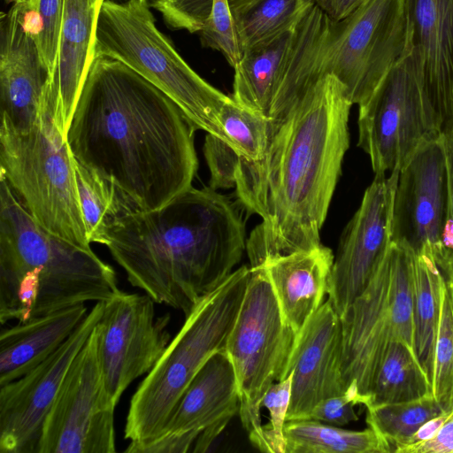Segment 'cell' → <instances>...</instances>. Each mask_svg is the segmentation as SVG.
Here are the masks:
<instances>
[{"instance_id":"cell-1","label":"cell","mask_w":453,"mask_h":453,"mask_svg":"<svg viewBox=\"0 0 453 453\" xmlns=\"http://www.w3.org/2000/svg\"><path fill=\"white\" fill-rule=\"evenodd\" d=\"M352 104L340 81L326 74L271 121L262 157H240L236 196L249 213L262 219L247 240L251 268L321 244L320 230L349 148Z\"/></svg>"},{"instance_id":"cell-2","label":"cell","mask_w":453,"mask_h":453,"mask_svg":"<svg viewBox=\"0 0 453 453\" xmlns=\"http://www.w3.org/2000/svg\"><path fill=\"white\" fill-rule=\"evenodd\" d=\"M196 130L173 100L132 68L95 55L66 141L78 162L146 211L192 187Z\"/></svg>"},{"instance_id":"cell-3","label":"cell","mask_w":453,"mask_h":453,"mask_svg":"<svg viewBox=\"0 0 453 453\" xmlns=\"http://www.w3.org/2000/svg\"><path fill=\"white\" fill-rule=\"evenodd\" d=\"M246 244L231 201L191 187L159 208L118 219L104 245L133 287L186 316L235 270Z\"/></svg>"},{"instance_id":"cell-4","label":"cell","mask_w":453,"mask_h":453,"mask_svg":"<svg viewBox=\"0 0 453 453\" xmlns=\"http://www.w3.org/2000/svg\"><path fill=\"white\" fill-rule=\"evenodd\" d=\"M0 322L27 321L121 290L91 250L41 226L0 177Z\"/></svg>"},{"instance_id":"cell-5","label":"cell","mask_w":453,"mask_h":453,"mask_svg":"<svg viewBox=\"0 0 453 453\" xmlns=\"http://www.w3.org/2000/svg\"><path fill=\"white\" fill-rule=\"evenodd\" d=\"M251 268L235 269L203 296L133 395L124 435L147 443L164 434L182 394L206 361L225 349L243 299Z\"/></svg>"},{"instance_id":"cell-6","label":"cell","mask_w":453,"mask_h":453,"mask_svg":"<svg viewBox=\"0 0 453 453\" xmlns=\"http://www.w3.org/2000/svg\"><path fill=\"white\" fill-rule=\"evenodd\" d=\"M95 55L129 66L173 100L196 129L231 145L220 122L221 110L231 96L183 59L157 28L149 0L104 1L96 25Z\"/></svg>"},{"instance_id":"cell-7","label":"cell","mask_w":453,"mask_h":453,"mask_svg":"<svg viewBox=\"0 0 453 453\" xmlns=\"http://www.w3.org/2000/svg\"><path fill=\"white\" fill-rule=\"evenodd\" d=\"M55 110V100L46 85L39 118L30 129L17 131L1 124L0 177L41 226L89 249L74 157Z\"/></svg>"},{"instance_id":"cell-8","label":"cell","mask_w":453,"mask_h":453,"mask_svg":"<svg viewBox=\"0 0 453 453\" xmlns=\"http://www.w3.org/2000/svg\"><path fill=\"white\" fill-rule=\"evenodd\" d=\"M411 48L406 1L366 0L340 20L326 16L311 48L309 84L332 74L359 105Z\"/></svg>"},{"instance_id":"cell-9","label":"cell","mask_w":453,"mask_h":453,"mask_svg":"<svg viewBox=\"0 0 453 453\" xmlns=\"http://www.w3.org/2000/svg\"><path fill=\"white\" fill-rule=\"evenodd\" d=\"M413 257L407 245L392 242L368 285L341 317L342 376L363 405L389 346L399 342L416 350Z\"/></svg>"},{"instance_id":"cell-10","label":"cell","mask_w":453,"mask_h":453,"mask_svg":"<svg viewBox=\"0 0 453 453\" xmlns=\"http://www.w3.org/2000/svg\"><path fill=\"white\" fill-rule=\"evenodd\" d=\"M296 337L282 316L264 267L251 268L225 350L235 375L242 426L251 443L262 452L261 403L273 383L288 377Z\"/></svg>"},{"instance_id":"cell-11","label":"cell","mask_w":453,"mask_h":453,"mask_svg":"<svg viewBox=\"0 0 453 453\" xmlns=\"http://www.w3.org/2000/svg\"><path fill=\"white\" fill-rule=\"evenodd\" d=\"M358 106L357 144L369 156L375 174L400 171L425 142L441 134L413 47Z\"/></svg>"},{"instance_id":"cell-12","label":"cell","mask_w":453,"mask_h":453,"mask_svg":"<svg viewBox=\"0 0 453 453\" xmlns=\"http://www.w3.org/2000/svg\"><path fill=\"white\" fill-rule=\"evenodd\" d=\"M115 407L104 385L96 326L46 416L36 453L115 452Z\"/></svg>"},{"instance_id":"cell-13","label":"cell","mask_w":453,"mask_h":453,"mask_svg":"<svg viewBox=\"0 0 453 453\" xmlns=\"http://www.w3.org/2000/svg\"><path fill=\"white\" fill-rule=\"evenodd\" d=\"M154 303L147 294L122 291L104 301L96 325L98 355L115 406L127 388L155 366L170 342V316L157 318Z\"/></svg>"},{"instance_id":"cell-14","label":"cell","mask_w":453,"mask_h":453,"mask_svg":"<svg viewBox=\"0 0 453 453\" xmlns=\"http://www.w3.org/2000/svg\"><path fill=\"white\" fill-rule=\"evenodd\" d=\"M96 302L67 340L19 379L0 386V452L36 453L43 422L76 355L99 322Z\"/></svg>"},{"instance_id":"cell-15","label":"cell","mask_w":453,"mask_h":453,"mask_svg":"<svg viewBox=\"0 0 453 453\" xmlns=\"http://www.w3.org/2000/svg\"><path fill=\"white\" fill-rule=\"evenodd\" d=\"M399 171L375 174L347 225L331 269L328 299L340 318L364 291L392 243Z\"/></svg>"},{"instance_id":"cell-16","label":"cell","mask_w":453,"mask_h":453,"mask_svg":"<svg viewBox=\"0 0 453 453\" xmlns=\"http://www.w3.org/2000/svg\"><path fill=\"white\" fill-rule=\"evenodd\" d=\"M448 216L447 164L441 134L425 142L399 171L392 242L407 245L415 254L429 247L439 256Z\"/></svg>"},{"instance_id":"cell-17","label":"cell","mask_w":453,"mask_h":453,"mask_svg":"<svg viewBox=\"0 0 453 453\" xmlns=\"http://www.w3.org/2000/svg\"><path fill=\"white\" fill-rule=\"evenodd\" d=\"M342 362V321L327 298L297 334L288 368L292 380L287 421L305 419L319 402L346 391Z\"/></svg>"},{"instance_id":"cell-18","label":"cell","mask_w":453,"mask_h":453,"mask_svg":"<svg viewBox=\"0 0 453 453\" xmlns=\"http://www.w3.org/2000/svg\"><path fill=\"white\" fill-rule=\"evenodd\" d=\"M48 80L29 6L13 4L0 22L1 124L17 131L30 129L39 118Z\"/></svg>"},{"instance_id":"cell-19","label":"cell","mask_w":453,"mask_h":453,"mask_svg":"<svg viewBox=\"0 0 453 453\" xmlns=\"http://www.w3.org/2000/svg\"><path fill=\"white\" fill-rule=\"evenodd\" d=\"M239 411L234 368L226 350H219L182 394L164 434H192L196 438L192 451L205 452Z\"/></svg>"},{"instance_id":"cell-20","label":"cell","mask_w":453,"mask_h":453,"mask_svg":"<svg viewBox=\"0 0 453 453\" xmlns=\"http://www.w3.org/2000/svg\"><path fill=\"white\" fill-rule=\"evenodd\" d=\"M411 44L441 133L453 126V0H405Z\"/></svg>"},{"instance_id":"cell-21","label":"cell","mask_w":453,"mask_h":453,"mask_svg":"<svg viewBox=\"0 0 453 453\" xmlns=\"http://www.w3.org/2000/svg\"><path fill=\"white\" fill-rule=\"evenodd\" d=\"M104 1L64 0L57 61L47 88L65 136L95 57L96 25Z\"/></svg>"},{"instance_id":"cell-22","label":"cell","mask_w":453,"mask_h":453,"mask_svg":"<svg viewBox=\"0 0 453 453\" xmlns=\"http://www.w3.org/2000/svg\"><path fill=\"white\" fill-rule=\"evenodd\" d=\"M332 250L320 244L266 258L261 265L273 286L282 316L298 334L328 295Z\"/></svg>"},{"instance_id":"cell-23","label":"cell","mask_w":453,"mask_h":453,"mask_svg":"<svg viewBox=\"0 0 453 453\" xmlns=\"http://www.w3.org/2000/svg\"><path fill=\"white\" fill-rule=\"evenodd\" d=\"M88 312L84 304H77L2 330L0 386L25 375L52 355Z\"/></svg>"},{"instance_id":"cell-24","label":"cell","mask_w":453,"mask_h":453,"mask_svg":"<svg viewBox=\"0 0 453 453\" xmlns=\"http://www.w3.org/2000/svg\"><path fill=\"white\" fill-rule=\"evenodd\" d=\"M296 27L242 53L233 67L234 75L231 97L234 102L268 118L294 46Z\"/></svg>"},{"instance_id":"cell-25","label":"cell","mask_w":453,"mask_h":453,"mask_svg":"<svg viewBox=\"0 0 453 453\" xmlns=\"http://www.w3.org/2000/svg\"><path fill=\"white\" fill-rule=\"evenodd\" d=\"M173 29L199 33L203 47L219 51L234 67L242 53L226 0H149Z\"/></svg>"},{"instance_id":"cell-26","label":"cell","mask_w":453,"mask_h":453,"mask_svg":"<svg viewBox=\"0 0 453 453\" xmlns=\"http://www.w3.org/2000/svg\"><path fill=\"white\" fill-rule=\"evenodd\" d=\"M443 271L432 248L413 257L411 291L418 357L429 374L438 326Z\"/></svg>"},{"instance_id":"cell-27","label":"cell","mask_w":453,"mask_h":453,"mask_svg":"<svg viewBox=\"0 0 453 453\" xmlns=\"http://www.w3.org/2000/svg\"><path fill=\"white\" fill-rule=\"evenodd\" d=\"M432 395L430 376L417 352L403 342H393L373 379L365 408L419 399Z\"/></svg>"},{"instance_id":"cell-28","label":"cell","mask_w":453,"mask_h":453,"mask_svg":"<svg viewBox=\"0 0 453 453\" xmlns=\"http://www.w3.org/2000/svg\"><path fill=\"white\" fill-rule=\"evenodd\" d=\"M285 453H388V445L370 426L347 430L313 419L286 422Z\"/></svg>"},{"instance_id":"cell-29","label":"cell","mask_w":453,"mask_h":453,"mask_svg":"<svg viewBox=\"0 0 453 453\" xmlns=\"http://www.w3.org/2000/svg\"><path fill=\"white\" fill-rule=\"evenodd\" d=\"M74 171L88 241L104 245L108 229L138 209L111 181L75 158Z\"/></svg>"},{"instance_id":"cell-30","label":"cell","mask_w":453,"mask_h":453,"mask_svg":"<svg viewBox=\"0 0 453 453\" xmlns=\"http://www.w3.org/2000/svg\"><path fill=\"white\" fill-rule=\"evenodd\" d=\"M315 0H258L232 14L241 53L295 28Z\"/></svg>"},{"instance_id":"cell-31","label":"cell","mask_w":453,"mask_h":453,"mask_svg":"<svg viewBox=\"0 0 453 453\" xmlns=\"http://www.w3.org/2000/svg\"><path fill=\"white\" fill-rule=\"evenodd\" d=\"M440 265L443 280L429 376L433 396L445 411H449L453 409V263L447 260Z\"/></svg>"},{"instance_id":"cell-32","label":"cell","mask_w":453,"mask_h":453,"mask_svg":"<svg viewBox=\"0 0 453 453\" xmlns=\"http://www.w3.org/2000/svg\"><path fill=\"white\" fill-rule=\"evenodd\" d=\"M366 422L388 445L390 452L406 444L418 428L446 411L433 395L419 399L366 407Z\"/></svg>"},{"instance_id":"cell-33","label":"cell","mask_w":453,"mask_h":453,"mask_svg":"<svg viewBox=\"0 0 453 453\" xmlns=\"http://www.w3.org/2000/svg\"><path fill=\"white\" fill-rule=\"evenodd\" d=\"M222 129L238 154L249 160L265 153L271 134V120L231 99L220 113Z\"/></svg>"},{"instance_id":"cell-34","label":"cell","mask_w":453,"mask_h":453,"mask_svg":"<svg viewBox=\"0 0 453 453\" xmlns=\"http://www.w3.org/2000/svg\"><path fill=\"white\" fill-rule=\"evenodd\" d=\"M27 5L33 21L34 38L50 78L57 61L64 16V0H35Z\"/></svg>"},{"instance_id":"cell-35","label":"cell","mask_w":453,"mask_h":453,"mask_svg":"<svg viewBox=\"0 0 453 453\" xmlns=\"http://www.w3.org/2000/svg\"><path fill=\"white\" fill-rule=\"evenodd\" d=\"M291 373L273 383L263 397L261 406L269 411V422L263 425L264 452L285 453L284 428L291 396Z\"/></svg>"},{"instance_id":"cell-36","label":"cell","mask_w":453,"mask_h":453,"mask_svg":"<svg viewBox=\"0 0 453 453\" xmlns=\"http://www.w3.org/2000/svg\"><path fill=\"white\" fill-rule=\"evenodd\" d=\"M203 150L211 173L210 188L214 190L234 188L241 157L238 152L211 134H206Z\"/></svg>"},{"instance_id":"cell-37","label":"cell","mask_w":453,"mask_h":453,"mask_svg":"<svg viewBox=\"0 0 453 453\" xmlns=\"http://www.w3.org/2000/svg\"><path fill=\"white\" fill-rule=\"evenodd\" d=\"M360 404L357 394L350 388L339 395L326 398L319 402L305 419H313L334 426H344L357 421L358 415L355 406Z\"/></svg>"},{"instance_id":"cell-38","label":"cell","mask_w":453,"mask_h":453,"mask_svg":"<svg viewBox=\"0 0 453 453\" xmlns=\"http://www.w3.org/2000/svg\"><path fill=\"white\" fill-rule=\"evenodd\" d=\"M196 438L192 434H165L147 443L130 441L125 452L128 453H184L195 445Z\"/></svg>"},{"instance_id":"cell-39","label":"cell","mask_w":453,"mask_h":453,"mask_svg":"<svg viewBox=\"0 0 453 453\" xmlns=\"http://www.w3.org/2000/svg\"><path fill=\"white\" fill-rule=\"evenodd\" d=\"M395 453H453V411L433 437L403 446Z\"/></svg>"},{"instance_id":"cell-40","label":"cell","mask_w":453,"mask_h":453,"mask_svg":"<svg viewBox=\"0 0 453 453\" xmlns=\"http://www.w3.org/2000/svg\"><path fill=\"white\" fill-rule=\"evenodd\" d=\"M366 0H315L317 4L333 20H340Z\"/></svg>"},{"instance_id":"cell-41","label":"cell","mask_w":453,"mask_h":453,"mask_svg":"<svg viewBox=\"0 0 453 453\" xmlns=\"http://www.w3.org/2000/svg\"><path fill=\"white\" fill-rule=\"evenodd\" d=\"M448 174V207L449 216L453 218V126L441 133Z\"/></svg>"},{"instance_id":"cell-42","label":"cell","mask_w":453,"mask_h":453,"mask_svg":"<svg viewBox=\"0 0 453 453\" xmlns=\"http://www.w3.org/2000/svg\"><path fill=\"white\" fill-rule=\"evenodd\" d=\"M452 411H453V409H451L449 411H446L442 412L441 414H440L439 416L426 421L411 437L409 441L403 446L422 442V441H425L430 439L431 437H433L437 433V431L441 428V426L443 425V423L450 416Z\"/></svg>"},{"instance_id":"cell-43","label":"cell","mask_w":453,"mask_h":453,"mask_svg":"<svg viewBox=\"0 0 453 453\" xmlns=\"http://www.w3.org/2000/svg\"><path fill=\"white\" fill-rule=\"evenodd\" d=\"M441 246L442 250L441 257H453V218L450 216H448L442 229Z\"/></svg>"},{"instance_id":"cell-44","label":"cell","mask_w":453,"mask_h":453,"mask_svg":"<svg viewBox=\"0 0 453 453\" xmlns=\"http://www.w3.org/2000/svg\"><path fill=\"white\" fill-rule=\"evenodd\" d=\"M10 1H12L14 4H30L35 0H10Z\"/></svg>"}]
</instances>
